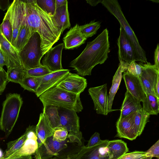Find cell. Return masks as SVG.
I'll use <instances>...</instances> for the list:
<instances>
[{
  "label": "cell",
  "mask_w": 159,
  "mask_h": 159,
  "mask_svg": "<svg viewBox=\"0 0 159 159\" xmlns=\"http://www.w3.org/2000/svg\"><path fill=\"white\" fill-rule=\"evenodd\" d=\"M26 22L32 33L40 36L43 56L59 39L61 31L54 25L51 17L37 4L36 0H24Z\"/></svg>",
  "instance_id": "obj_1"
},
{
  "label": "cell",
  "mask_w": 159,
  "mask_h": 159,
  "mask_svg": "<svg viewBox=\"0 0 159 159\" xmlns=\"http://www.w3.org/2000/svg\"><path fill=\"white\" fill-rule=\"evenodd\" d=\"M108 31L107 28L93 40L88 42L81 53L72 61L70 66L82 76L90 75L93 69L97 65L104 63L110 51Z\"/></svg>",
  "instance_id": "obj_2"
},
{
  "label": "cell",
  "mask_w": 159,
  "mask_h": 159,
  "mask_svg": "<svg viewBox=\"0 0 159 159\" xmlns=\"http://www.w3.org/2000/svg\"><path fill=\"white\" fill-rule=\"evenodd\" d=\"M81 132H69L66 139L62 141L47 138L37 149L35 159H73L75 158L85 146Z\"/></svg>",
  "instance_id": "obj_3"
},
{
  "label": "cell",
  "mask_w": 159,
  "mask_h": 159,
  "mask_svg": "<svg viewBox=\"0 0 159 159\" xmlns=\"http://www.w3.org/2000/svg\"><path fill=\"white\" fill-rule=\"evenodd\" d=\"M80 95L68 92L56 86L44 92L39 98L43 106L53 105L79 112L83 109Z\"/></svg>",
  "instance_id": "obj_4"
},
{
  "label": "cell",
  "mask_w": 159,
  "mask_h": 159,
  "mask_svg": "<svg viewBox=\"0 0 159 159\" xmlns=\"http://www.w3.org/2000/svg\"><path fill=\"white\" fill-rule=\"evenodd\" d=\"M119 21L126 35L129 39L135 53L136 61L146 64L147 61L145 51L143 49L134 31L130 26L117 0H102L101 2Z\"/></svg>",
  "instance_id": "obj_5"
},
{
  "label": "cell",
  "mask_w": 159,
  "mask_h": 159,
  "mask_svg": "<svg viewBox=\"0 0 159 159\" xmlns=\"http://www.w3.org/2000/svg\"><path fill=\"white\" fill-rule=\"evenodd\" d=\"M23 101L20 94L9 93L3 102L0 117V129L7 137L17 120Z\"/></svg>",
  "instance_id": "obj_6"
},
{
  "label": "cell",
  "mask_w": 159,
  "mask_h": 159,
  "mask_svg": "<svg viewBox=\"0 0 159 159\" xmlns=\"http://www.w3.org/2000/svg\"><path fill=\"white\" fill-rule=\"evenodd\" d=\"M41 39L35 32L23 48L18 52L22 66L26 69L39 67L42 65L40 61L43 56L41 50Z\"/></svg>",
  "instance_id": "obj_7"
},
{
  "label": "cell",
  "mask_w": 159,
  "mask_h": 159,
  "mask_svg": "<svg viewBox=\"0 0 159 159\" xmlns=\"http://www.w3.org/2000/svg\"><path fill=\"white\" fill-rule=\"evenodd\" d=\"M117 39L119 66L122 72L126 71L130 63L136 61L135 52L131 42L123 28L120 26Z\"/></svg>",
  "instance_id": "obj_8"
},
{
  "label": "cell",
  "mask_w": 159,
  "mask_h": 159,
  "mask_svg": "<svg viewBox=\"0 0 159 159\" xmlns=\"http://www.w3.org/2000/svg\"><path fill=\"white\" fill-rule=\"evenodd\" d=\"M9 8L13 29L11 44L14 46L19 31L25 22V3L24 1L14 0L11 4Z\"/></svg>",
  "instance_id": "obj_9"
},
{
  "label": "cell",
  "mask_w": 159,
  "mask_h": 159,
  "mask_svg": "<svg viewBox=\"0 0 159 159\" xmlns=\"http://www.w3.org/2000/svg\"><path fill=\"white\" fill-rule=\"evenodd\" d=\"M93 100L94 109L98 114L107 115L109 113L108 109V96L107 84L90 88L88 90Z\"/></svg>",
  "instance_id": "obj_10"
},
{
  "label": "cell",
  "mask_w": 159,
  "mask_h": 159,
  "mask_svg": "<svg viewBox=\"0 0 159 159\" xmlns=\"http://www.w3.org/2000/svg\"><path fill=\"white\" fill-rule=\"evenodd\" d=\"M143 70L140 79L145 94H154V90L159 79V70L154 65L150 62L143 64L141 62ZM155 95V94H154Z\"/></svg>",
  "instance_id": "obj_11"
},
{
  "label": "cell",
  "mask_w": 159,
  "mask_h": 159,
  "mask_svg": "<svg viewBox=\"0 0 159 159\" xmlns=\"http://www.w3.org/2000/svg\"><path fill=\"white\" fill-rule=\"evenodd\" d=\"M0 45L4 56L7 70L19 67H23L17 50L3 35L0 25Z\"/></svg>",
  "instance_id": "obj_12"
},
{
  "label": "cell",
  "mask_w": 159,
  "mask_h": 159,
  "mask_svg": "<svg viewBox=\"0 0 159 159\" xmlns=\"http://www.w3.org/2000/svg\"><path fill=\"white\" fill-rule=\"evenodd\" d=\"M27 138L21 148L10 155L7 159H14L21 156L34 155L38 148L36 126L29 125Z\"/></svg>",
  "instance_id": "obj_13"
},
{
  "label": "cell",
  "mask_w": 159,
  "mask_h": 159,
  "mask_svg": "<svg viewBox=\"0 0 159 159\" xmlns=\"http://www.w3.org/2000/svg\"><path fill=\"white\" fill-rule=\"evenodd\" d=\"M87 84L84 78L69 72L57 86L68 92L80 95L87 87Z\"/></svg>",
  "instance_id": "obj_14"
},
{
  "label": "cell",
  "mask_w": 159,
  "mask_h": 159,
  "mask_svg": "<svg viewBox=\"0 0 159 159\" xmlns=\"http://www.w3.org/2000/svg\"><path fill=\"white\" fill-rule=\"evenodd\" d=\"M64 46L62 43L51 48L44 54L42 61L43 65L47 67L52 72L63 69L61 58Z\"/></svg>",
  "instance_id": "obj_15"
},
{
  "label": "cell",
  "mask_w": 159,
  "mask_h": 159,
  "mask_svg": "<svg viewBox=\"0 0 159 159\" xmlns=\"http://www.w3.org/2000/svg\"><path fill=\"white\" fill-rule=\"evenodd\" d=\"M109 140H103L100 143L87 148L85 146L76 157V159H109L107 145Z\"/></svg>",
  "instance_id": "obj_16"
},
{
  "label": "cell",
  "mask_w": 159,
  "mask_h": 159,
  "mask_svg": "<svg viewBox=\"0 0 159 159\" xmlns=\"http://www.w3.org/2000/svg\"><path fill=\"white\" fill-rule=\"evenodd\" d=\"M69 72V70L63 69L43 76L41 82L35 93L37 97H39L47 90L57 86Z\"/></svg>",
  "instance_id": "obj_17"
},
{
  "label": "cell",
  "mask_w": 159,
  "mask_h": 159,
  "mask_svg": "<svg viewBox=\"0 0 159 159\" xmlns=\"http://www.w3.org/2000/svg\"><path fill=\"white\" fill-rule=\"evenodd\" d=\"M135 111L124 118H119L116 124L117 131L116 137L133 140L138 136L135 132L133 122V118Z\"/></svg>",
  "instance_id": "obj_18"
},
{
  "label": "cell",
  "mask_w": 159,
  "mask_h": 159,
  "mask_svg": "<svg viewBox=\"0 0 159 159\" xmlns=\"http://www.w3.org/2000/svg\"><path fill=\"white\" fill-rule=\"evenodd\" d=\"M60 118V126L66 129L68 132L80 131V119L74 111L58 107Z\"/></svg>",
  "instance_id": "obj_19"
},
{
  "label": "cell",
  "mask_w": 159,
  "mask_h": 159,
  "mask_svg": "<svg viewBox=\"0 0 159 159\" xmlns=\"http://www.w3.org/2000/svg\"><path fill=\"white\" fill-rule=\"evenodd\" d=\"M122 77L124 80L127 90L140 102H143L146 95L139 77L124 72Z\"/></svg>",
  "instance_id": "obj_20"
},
{
  "label": "cell",
  "mask_w": 159,
  "mask_h": 159,
  "mask_svg": "<svg viewBox=\"0 0 159 159\" xmlns=\"http://www.w3.org/2000/svg\"><path fill=\"white\" fill-rule=\"evenodd\" d=\"M87 39L81 33L78 24L71 28L67 32L63 38L65 49H72L84 43Z\"/></svg>",
  "instance_id": "obj_21"
},
{
  "label": "cell",
  "mask_w": 159,
  "mask_h": 159,
  "mask_svg": "<svg viewBox=\"0 0 159 159\" xmlns=\"http://www.w3.org/2000/svg\"><path fill=\"white\" fill-rule=\"evenodd\" d=\"M53 132L54 129L49 124L43 113H41L38 122L36 126L38 148L44 143L47 138L52 136Z\"/></svg>",
  "instance_id": "obj_22"
},
{
  "label": "cell",
  "mask_w": 159,
  "mask_h": 159,
  "mask_svg": "<svg viewBox=\"0 0 159 159\" xmlns=\"http://www.w3.org/2000/svg\"><path fill=\"white\" fill-rule=\"evenodd\" d=\"M50 17L61 34L66 29L70 27L68 3L56 8L54 15Z\"/></svg>",
  "instance_id": "obj_23"
},
{
  "label": "cell",
  "mask_w": 159,
  "mask_h": 159,
  "mask_svg": "<svg viewBox=\"0 0 159 159\" xmlns=\"http://www.w3.org/2000/svg\"><path fill=\"white\" fill-rule=\"evenodd\" d=\"M140 102L127 90L120 109L119 118H124L134 112L142 110V107Z\"/></svg>",
  "instance_id": "obj_24"
},
{
  "label": "cell",
  "mask_w": 159,
  "mask_h": 159,
  "mask_svg": "<svg viewBox=\"0 0 159 159\" xmlns=\"http://www.w3.org/2000/svg\"><path fill=\"white\" fill-rule=\"evenodd\" d=\"M107 148L109 159H119L129 151L127 143L120 139L109 140Z\"/></svg>",
  "instance_id": "obj_25"
},
{
  "label": "cell",
  "mask_w": 159,
  "mask_h": 159,
  "mask_svg": "<svg viewBox=\"0 0 159 159\" xmlns=\"http://www.w3.org/2000/svg\"><path fill=\"white\" fill-rule=\"evenodd\" d=\"M143 111L151 115H157L159 112V99L153 94H147L142 102Z\"/></svg>",
  "instance_id": "obj_26"
},
{
  "label": "cell",
  "mask_w": 159,
  "mask_h": 159,
  "mask_svg": "<svg viewBox=\"0 0 159 159\" xmlns=\"http://www.w3.org/2000/svg\"><path fill=\"white\" fill-rule=\"evenodd\" d=\"M43 113L49 124L53 129L60 126L58 107L51 105L43 106Z\"/></svg>",
  "instance_id": "obj_27"
},
{
  "label": "cell",
  "mask_w": 159,
  "mask_h": 159,
  "mask_svg": "<svg viewBox=\"0 0 159 159\" xmlns=\"http://www.w3.org/2000/svg\"><path fill=\"white\" fill-rule=\"evenodd\" d=\"M33 34L25 20L19 31L13 46L18 52L23 48Z\"/></svg>",
  "instance_id": "obj_28"
},
{
  "label": "cell",
  "mask_w": 159,
  "mask_h": 159,
  "mask_svg": "<svg viewBox=\"0 0 159 159\" xmlns=\"http://www.w3.org/2000/svg\"><path fill=\"white\" fill-rule=\"evenodd\" d=\"M122 73L119 65L113 77L112 85L108 96V107L109 112L114 111L112 109V106L115 94L119 89L122 77Z\"/></svg>",
  "instance_id": "obj_29"
},
{
  "label": "cell",
  "mask_w": 159,
  "mask_h": 159,
  "mask_svg": "<svg viewBox=\"0 0 159 159\" xmlns=\"http://www.w3.org/2000/svg\"><path fill=\"white\" fill-rule=\"evenodd\" d=\"M149 117L150 115L144 112L142 109L135 112L133 122L135 131L138 136L142 134L146 124L149 121Z\"/></svg>",
  "instance_id": "obj_30"
},
{
  "label": "cell",
  "mask_w": 159,
  "mask_h": 159,
  "mask_svg": "<svg viewBox=\"0 0 159 159\" xmlns=\"http://www.w3.org/2000/svg\"><path fill=\"white\" fill-rule=\"evenodd\" d=\"M28 130L16 140L10 141L7 143V148L0 159H7L10 155L16 152L22 146L27 138Z\"/></svg>",
  "instance_id": "obj_31"
},
{
  "label": "cell",
  "mask_w": 159,
  "mask_h": 159,
  "mask_svg": "<svg viewBox=\"0 0 159 159\" xmlns=\"http://www.w3.org/2000/svg\"><path fill=\"white\" fill-rule=\"evenodd\" d=\"M1 31L7 41L11 44L13 35L10 9L9 7L5 14L2 22L0 25Z\"/></svg>",
  "instance_id": "obj_32"
},
{
  "label": "cell",
  "mask_w": 159,
  "mask_h": 159,
  "mask_svg": "<svg viewBox=\"0 0 159 159\" xmlns=\"http://www.w3.org/2000/svg\"><path fill=\"white\" fill-rule=\"evenodd\" d=\"M42 76L33 77L26 76L20 84L24 90L35 93L41 82Z\"/></svg>",
  "instance_id": "obj_33"
},
{
  "label": "cell",
  "mask_w": 159,
  "mask_h": 159,
  "mask_svg": "<svg viewBox=\"0 0 159 159\" xmlns=\"http://www.w3.org/2000/svg\"><path fill=\"white\" fill-rule=\"evenodd\" d=\"M8 81L20 84L26 76L25 69L23 67L14 68L7 70Z\"/></svg>",
  "instance_id": "obj_34"
},
{
  "label": "cell",
  "mask_w": 159,
  "mask_h": 159,
  "mask_svg": "<svg viewBox=\"0 0 159 159\" xmlns=\"http://www.w3.org/2000/svg\"><path fill=\"white\" fill-rule=\"evenodd\" d=\"M92 20L89 23L79 26L80 32L86 39L95 34L100 27L101 23Z\"/></svg>",
  "instance_id": "obj_35"
},
{
  "label": "cell",
  "mask_w": 159,
  "mask_h": 159,
  "mask_svg": "<svg viewBox=\"0 0 159 159\" xmlns=\"http://www.w3.org/2000/svg\"><path fill=\"white\" fill-rule=\"evenodd\" d=\"M38 6L50 16H53L56 9V0H36Z\"/></svg>",
  "instance_id": "obj_36"
},
{
  "label": "cell",
  "mask_w": 159,
  "mask_h": 159,
  "mask_svg": "<svg viewBox=\"0 0 159 159\" xmlns=\"http://www.w3.org/2000/svg\"><path fill=\"white\" fill-rule=\"evenodd\" d=\"M52 72L47 67L42 65L41 66L34 68L26 69V76L39 77L43 76Z\"/></svg>",
  "instance_id": "obj_37"
},
{
  "label": "cell",
  "mask_w": 159,
  "mask_h": 159,
  "mask_svg": "<svg viewBox=\"0 0 159 159\" xmlns=\"http://www.w3.org/2000/svg\"><path fill=\"white\" fill-rule=\"evenodd\" d=\"M143 68L140 62L137 63L135 61H131L129 64L127 70V73L140 78L142 73Z\"/></svg>",
  "instance_id": "obj_38"
},
{
  "label": "cell",
  "mask_w": 159,
  "mask_h": 159,
  "mask_svg": "<svg viewBox=\"0 0 159 159\" xmlns=\"http://www.w3.org/2000/svg\"><path fill=\"white\" fill-rule=\"evenodd\" d=\"M69 132L62 127H59L54 129L52 138L53 140L60 142L65 140L68 136Z\"/></svg>",
  "instance_id": "obj_39"
},
{
  "label": "cell",
  "mask_w": 159,
  "mask_h": 159,
  "mask_svg": "<svg viewBox=\"0 0 159 159\" xmlns=\"http://www.w3.org/2000/svg\"><path fill=\"white\" fill-rule=\"evenodd\" d=\"M146 156L147 153L145 152L135 151L126 153L119 159H139Z\"/></svg>",
  "instance_id": "obj_40"
},
{
  "label": "cell",
  "mask_w": 159,
  "mask_h": 159,
  "mask_svg": "<svg viewBox=\"0 0 159 159\" xmlns=\"http://www.w3.org/2000/svg\"><path fill=\"white\" fill-rule=\"evenodd\" d=\"M147 156H150L152 157L159 158V140H158L148 150L145 151Z\"/></svg>",
  "instance_id": "obj_41"
},
{
  "label": "cell",
  "mask_w": 159,
  "mask_h": 159,
  "mask_svg": "<svg viewBox=\"0 0 159 159\" xmlns=\"http://www.w3.org/2000/svg\"><path fill=\"white\" fill-rule=\"evenodd\" d=\"M103 140L100 139V134L97 132H95L93 134L89 140L87 144L85 147L89 148L94 146L101 143Z\"/></svg>",
  "instance_id": "obj_42"
},
{
  "label": "cell",
  "mask_w": 159,
  "mask_h": 159,
  "mask_svg": "<svg viewBox=\"0 0 159 159\" xmlns=\"http://www.w3.org/2000/svg\"><path fill=\"white\" fill-rule=\"evenodd\" d=\"M7 81V72L4 69L0 70V91L2 93L5 90Z\"/></svg>",
  "instance_id": "obj_43"
},
{
  "label": "cell",
  "mask_w": 159,
  "mask_h": 159,
  "mask_svg": "<svg viewBox=\"0 0 159 159\" xmlns=\"http://www.w3.org/2000/svg\"><path fill=\"white\" fill-rule=\"evenodd\" d=\"M159 45L158 43L154 52V60L155 66L157 69L159 70Z\"/></svg>",
  "instance_id": "obj_44"
},
{
  "label": "cell",
  "mask_w": 159,
  "mask_h": 159,
  "mask_svg": "<svg viewBox=\"0 0 159 159\" xmlns=\"http://www.w3.org/2000/svg\"><path fill=\"white\" fill-rule=\"evenodd\" d=\"M10 5L9 0H0V9L3 11L7 10Z\"/></svg>",
  "instance_id": "obj_45"
},
{
  "label": "cell",
  "mask_w": 159,
  "mask_h": 159,
  "mask_svg": "<svg viewBox=\"0 0 159 159\" xmlns=\"http://www.w3.org/2000/svg\"><path fill=\"white\" fill-rule=\"evenodd\" d=\"M6 66V64L0 45V70H4L3 67Z\"/></svg>",
  "instance_id": "obj_46"
},
{
  "label": "cell",
  "mask_w": 159,
  "mask_h": 159,
  "mask_svg": "<svg viewBox=\"0 0 159 159\" xmlns=\"http://www.w3.org/2000/svg\"><path fill=\"white\" fill-rule=\"evenodd\" d=\"M67 3H68V1L67 0H56V9Z\"/></svg>",
  "instance_id": "obj_47"
},
{
  "label": "cell",
  "mask_w": 159,
  "mask_h": 159,
  "mask_svg": "<svg viewBox=\"0 0 159 159\" xmlns=\"http://www.w3.org/2000/svg\"><path fill=\"white\" fill-rule=\"evenodd\" d=\"M159 79L158 80L154 90V94L158 99H159Z\"/></svg>",
  "instance_id": "obj_48"
},
{
  "label": "cell",
  "mask_w": 159,
  "mask_h": 159,
  "mask_svg": "<svg viewBox=\"0 0 159 159\" xmlns=\"http://www.w3.org/2000/svg\"><path fill=\"white\" fill-rule=\"evenodd\" d=\"M102 1V0H86L87 2L92 6H96L99 3H101Z\"/></svg>",
  "instance_id": "obj_49"
},
{
  "label": "cell",
  "mask_w": 159,
  "mask_h": 159,
  "mask_svg": "<svg viewBox=\"0 0 159 159\" xmlns=\"http://www.w3.org/2000/svg\"><path fill=\"white\" fill-rule=\"evenodd\" d=\"M14 159H32L31 155L21 156Z\"/></svg>",
  "instance_id": "obj_50"
},
{
  "label": "cell",
  "mask_w": 159,
  "mask_h": 159,
  "mask_svg": "<svg viewBox=\"0 0 159 159\" xmlns=\"http://www.w3.org/2000/svg\"><path fill=\"white\" fill-rule=\"evenodd\" d=\"M152 157L150 156H144L139 159H152Z\"/></svg>",
  "instance_id": "obj_51"
},
{
  "label": "cell",
  "mask_w": 159,
  "mask_h": 159,
  "mask_svg": "<svg viewBox=\"0 0 159 159\" xmlns=\"http://www.w3.org/2000/svg\"><path fill=\"white\" fill-rule=\"evenodd\" d=\"M1 157V152H0V158H1V157Z\"/></svg>",
  "instance_id": "obj_52"
},
{
  "label": "cell",
  "mask_w": 159,
  "mask_h": 159,
  "mask_svg": "<svg viewBox=\"0 0 159 159\" xmlns=\"http://www.w3.org/2000/svg\"><path fill=\"white\" fill-rule=\"evenodd\" d=\"M2 94V93L0 92V95H1V94Z\"/></svg>",
  "instance_id": "obj_53"
},
{
  "label": "cell",
  "mask_w": 159,
  "mask_h": 159,
  "mask_svg": "<svg viewBox=\"0 0 159 159\" xmlns=\"http://www.w3.org/2000/svg\"><path fill=\"white\" fill-rule=\"evenodd\" d=\"M57 159L53 158H51V159Z\"/></svg>",
  "instance_id": "obj_54"
},
{
  "label": "cell",
  "mask_w": 159,
  "mask_h": 159,
  "mask_svg": "<svg viewBox=\"0 0 159 159\" xmlns=\"http://www.w3.org/2000/svg\"><path fill=\"white\" fill-rule=\"evenodd\" d=\"M74 158V159H76V158Z\"/></svg>",
  "instance_id": "obj_55"
}]
</instances>
